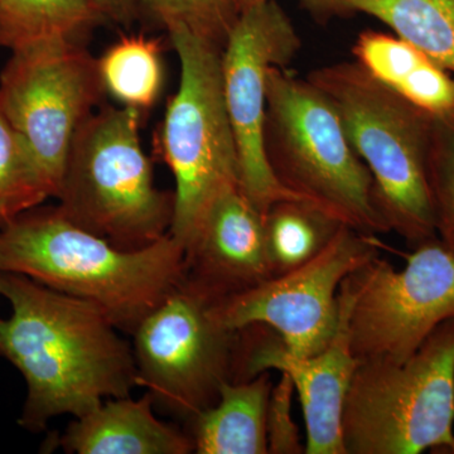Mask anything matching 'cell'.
I'll use <instances>...</instances> for the list:
<instances>
[{
	"label": "cell",
	"mask_w": 454,
	"mask_h": 454,
	"mask_svg": "<svg viewBox=\"0 0 454 454\" xmlns=\"http://www.w3.org/2000/svg\"><path fill=\"white\" fill-rule=\"evenodd\" d=\"M0 297L12 307L0 318V358L26 381L23 429L43 432L53 418L82 417L138 387L133 345L94 304L8 271Z\"/></svg>",
	"instance_id": "1"
},
{
	"label": "cell",
	"mask_w": 454,
	"mask_h": 454,
	"mask_svg": "<svg viewBox=\"0 0 454 454\" xmlns=\"http://www.w3.org/2000/svg\"><path fill=\"white\" fill-rule=\"evenodd\" d=\"M0 271L31 278L94 304L121 333L143 319L184 279V252L168 234L124 250L42 205L0 225Z\"/></svg>",
	"instance_id": "2"
},
{
	"label": "cell",
	"mask_w": 454,
	"mask_h": 454,
	"mask_svg": "<svg viewBox=\"0 0 454 454\" xmlns=\"http://www.w3.org/2000/svg\"><path fill=\"white\" fill-rule=\"evenodd\" d=\"M307 80L333 104L352 148L372 173L376 206L390 232L414 247L437 238L427 176L433 115L356 61L324 66Z\"/></svg>",
	"instance_id": "3"
},
{
	"label": "cell",
	"mask_w": 454,
	"mask_h": 454,
	"mask_svg": "<svg viewBox=\"0 0 454 454\" xmlns=\"http://www.w3.org/2000/svg\"><path fill=\"white\" fill-rule=\"evenodd\" d=\"M142 118L128 107H98L74 134L56 196L66 219L124 250L157 243L175 216V192L155 187Z\"/></svg>",
	"instance_id": "4"
},
{
	"label": "cell",
	"mask_w": 454,
	"mask_h": 454,
	"mask_svg": "<svg viewBox=\"0 0 454 454\" xmlns=\"http://www.w3.org/2000/svg\"><path fill=\"white\" fill-rule=\"evenodd\" d=\"M264 146L280 186L366 235L390 232L375 201L372 173L352 148L339 114L307 79L271 67Z\"/></svg>",
	"instance_id": "5"
},
{
	"label": "cell",
	"mask_w": 454,
	"mask_h": 454,
	"mask_svg": "<svg viewBox=\"0 0 454 454\" xmlns=\"http://www.w3.org/2000/svg\"><path fill=\"white\" fill-rule=\"evenodd\" d=\"M454 317L403 363L360 361L342 414L346 454H454Z\"/></svg>",
	"instance_id": "6"
},
{
	"label": "cell",
	"mask_w": 454,
	"mask_h": 454,
	"mask_svg": "<svg viewBox=\"0 0 454 454\" xmlns=\"http://www.w3.org/2000/svg\"><path fill=\"white\" fill-rule=\"evenodd\" d=\"M168 37L181 77L167 103L158 149L176 181L169 234L184 252L215 200L241 187L240 160L223 94V49L184 27Z\"/></svg>",
	"instance_id": "7"
},
{
	"label": "cell",
	"mask_w": 454,
	"mask_h": 454,
	"mask_svg": "<svg viewBox=\"0 0 454 454\" xmlns=\"http://www.w3.org/2000/svg\"><path fill=\"white\" fill-rule=\"evenodd\" d=\"M214 301L182 282L134 331L137 384L154 408L190 422L234 381L239 331L212 313Z\"/></svg>",
	"instance_id": "8"
},
{
	"label": "cell",
	"mask_w": 454,
	"mask_h": 454,
	"mask_svg": "<svg viewBox=\"0 0 454 454\" xmlns=\"http://www.w3.org/2000/svg\"><path fill=\"white\" fill-rule=\"evenodd\" d=\"M343 282L358 363H403L454 317V254L438 238L415 247L402 270L378 255Z\"/></svg>",
	"instance_id": "9"
},
{
	"label": "cell",
	"mask_w": 454,
	"mask_h": 454,
	"mask_svg": "<svg viewBox=\"0 0 454 454\" xmlns=\"http://www.w3.org/2000/svg\"><path fill=\"white\" fill-rule=\"evenodd\" d=\"M106 97L97 57L82 42L47 40L12 51L0 106L31 146L56 199L71 143Z\"/></svg>",
	"instance_id": "10"
},
{
	"label": "cell",
	"mask_w": 454,
	"mask_h": 454,
	"mask_svg": "<svg viewBox=\"0 0 454 454\" xmlns=\"http://www.w3.org/2000/svg\"><path fill=\"white\" fill-rule=\"evenodd\" d=\"M380 245L373 235L340 226L306 264L212 303V313L229 330L265 325L293 354H318L339 327L340 284L378 256Z\"/></svg>",
	"instance_id": "11"
},
{
	"label": "cell",
	"mask_w": 454,
	"mask_h": 454,
	"mask_svg": "<svg viewBox=\"0 0 454 454\" xmlns=\"http://www.w3.org/2000/svg\"><path fill=\"white\" fill-rule=\"evenodd\" d=\"M301 49L297 29L276 0L241 13L223 49V94L238 145L241 190L262 214L278 200L300 197L280 186L269 167L264 125L269 70L288 68Z\"/></svg>",
	"instance_id": "12"
},
{
	"label": "cell",
	"mask_w": 454,
	"mask_h": 454,
	"mask_svg": "<svg viewBox=\"0 0 454 454\" xmlns=\"http://www.w3.org/2000/svg\"><path fill=\"white\" fill-rule=\"evenodd\" d=\"M340 322L331 342L318 354L300 356L284 346L270 328L253 325L239 331L234 381H247L276 370L291 379L306 422V454H346L342 414L358 361L348 327V291L339 292Z\"/></svg>",
	"instance_id": "13"
},
{
	"label": "cell",
	"mask_w": 454,
	"mask_h": 454,
	"mask_svg": "<svg viewBox=\"0 0 454 454\" xmlns=\"http://www.w3.org/2000/svg\"><path fill=\"white\" fill-rule=\"evenodd\" d=\"M271 278L262 214L241 187L215 200L184 247V282L214 303Z\"/></svg>",
	"instance_id": "14"
},
{
	"label": "cell",
	"mask_w": 454,
	"mask_h": 454,
	"mask_svg": "<svg viewBox=\"0 0 454 454\" xmlns=\"http://www.w3.org/2000/svg\"><path fill=\"white\" fill-rule=\"evenodd\" d=\"M68 424L56 444L76 454H190L193 443L186 429L162 422L153 399L112 397Z\"/></svg>",
	"instance_id": "15"
},
{
	"label": "cell",
	"mask_w": 454,
	"mask_h": 454,
	"mask_svg": "<svg viewBox=\"0 0 454 454\" xmlns=\"http://www.w3.org/2000/svg\"><path fill=\"white\" fill-rule=\"evenodd\" d=\"M352 53L373 79L430 115L454 109L453 74L395 35L366 29Z\"/></svg>",
	"instance_id": "16"
},
{
	"label": "cell",
	"mask_w": 454,
	"mask_h": 454,
	"mask_svg": "<svg viewBox=\"0 0 454 454\" xmlns=\"http://www.w3.org/2000/svg\"><path fill=\"white\" fill-rule=\"evenodd\" d=\"M317 22L366 16L389 27L454 76V0H298Z\"/></svg>",
	"instance_id": "17"
},
{
	"label": "cell",
	"mask_w": 454,
	"mask_h": 454,
	"mask_svg": "<svg viewBox=\"0 0 454 454\" xmlns=\"http://www.w3.org/2000/svg\"><path fill=\"white\" fill-rule=\"evenodd\" d=\"M273 389L270 373L227 381L215 405L187 422L197 454H267V414Z\"/></svg>",
	"instance_id": "18"
},
{
	"label": "cell",
	"mask_w": 454,
	"mask_h": 454,
	"mask_svg": "<svg viewBox=\"0 0 454 454\" xmlns=\"http://www.w3.org/2000/svg\"><path fill=\"white\" fill-rule=\"evenodd\" d=\"M262 223L271 278L315 258L345 225L331 212L301 197L271 203L262 214Z\"/></svg>",
	"instance_id": "19"
},
{
	"label": "cell",
	"mask_w": 454,
	"mask_h": 454,
	"mask_svg": "<svg viewBox=\"0 0 454 454\" xmlns=\"http://www.w3.org/2000/svg\"><path fill=\"white\" fill-rule=\"evenodd\" d=\"M106 17L94 0H0V47L16 51L35 42H82Z\"/></svg>",
	"instance_id": "20"
},
{
	"label": "cell",
	"mask_w": 454,
	"mask_h": 454,
	"mask_svg": "<svg viewBox=\"0 0 454 454\" xmlns=\"http://www.w3.org/2000/svg\"><path fill=\"white\" fill-rule=\"evenodd\" d=\"M98 64L106 95L119 106L142 115L157 106L166 85L160 38L121 35L98 57Z\"/></svg>",
	"instance_id": "21"
},
{
	"label": "cell",
	"mask_w": 454,
	"mask_h": 454,
	"mask_svg": "<svg viewBox=\"0 0 454 454\" xmlns=\"http://www.w3.org/2000/svg\"><path fill=\"white\" fill-rule=\"evenodd\" d=\"M52 197L31 146L0 106V225Z\"/></svg>",
	"instance_id": "22"
},
{
	"label": "cell",
	"mask_w": 454,
	"mask_h": 454,
	"mask_svg": "<svg viewBox=\"0 0 454 454\" xmlns=\"http://www.w3.org/2000/svg\"><path fill=\"white\" fill-rule=\"evenodd\" d=\"M146 17L167 32L184 27L223 49L239 14L234 0H138Z\"/></svg>",
	"instance_id": "23"
},
{
	"label": "cell",
	"mask_w": 454,
	"mask_h": 454,
	"mask_svg": "<svg viewBox=\"0 0 454 454\" xmlns=\"http://www.w3.org/2000/svg\"><path fill=\"white\" fill-rule=\"evenodd\" d=\"M427 176L437 238L454 254V109L433 116Z\"/></svg>",
	"instance_id": "24"
},
{
	"label": "cell",
	"mask_w": 454,
	"mask_h": 454,
	"mask_svg": "<svg viewBox=\"0 0 454 454\" xmlns=\"http://www.w3.org/2000/svg\"><path fill=\"white\" fill-rule=\"evenodd\" d=\"M291 379L282 373L273 385L269 396L267 414L268 453L301 454L306 446L301 442L300 428L293 419V394Z\"/></svg>",
	"instance_id": "25"
},
{
	"label": "cell",
	"mask_w": 454,
	"mask_h": 454,
	"mask_svg": "<svg viewBox=\"0 0 454 454\" xmlns=\"http://www.w3.org/2000/svg\"><path fill=\"white\" fill-rule=\"evenodd\" d=\"M106 22L130 28L142 20L138 0H94Z\"/></svg>",
	"instance_id": "26"
},
{
	"label": "cell",
	"mask_w": 454,
	"mask_h": 454,
	"mask_svg": "<svg viewBox=\"0 0 454 454\" xmlns=\"http://www.w3.org/2000/svg\"><path fill=\"white\" fill-rule=\"evenodd\" d=\"M236 8H238L239 14L244 13L247 9L256 7V5L262 4L267 0H234Z\"/></svg>",
	"instance_id": "27"
}]
</instances>
